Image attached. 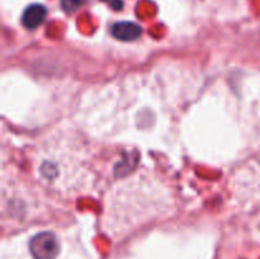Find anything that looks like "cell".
I'll list each match as a JSON object with an SVG mask.
<instances>
[{"label":"cell","mask_w":260,"mask_h":259,"mask_svg":"<svg viewBox=\"0 0 260 259\" xmlns=\"http://www.w3.org/2000/svg\"><path fill=\"white\" fill-rule=\"evenodd\" d=\"M29 251L33 259H56L60 251L57 238L50 231L36 234L29 241Z\"/></svg>","instance_id":"obj_1"},{"label":"cell","mask_w":260,"mask_h":259,"mask_svg":"<svg viewBox=\"0 0 260 259\" xmlns=\"http://www.w3.org/2000/svg\"><path fill=\"white\" fill-rule=\"evenodd\" d=\"M102 2L109 3V5H111L114 10H121L122 8H123V2H122V0H102Z\"/></svg>","instance_id":"obj_5"},{"label":"cell","mask_w":260,"mask_h":259,"mask_svg":"<svg viewBox=\"0 0 260 259\" xmlns=\"http://www.w3.org/2000/svg\"><path fill=\"white\" fill-rule=\"evenodd\" d=\"M47 15V9L41 4H32L23 12L22 24L27 29H36L41 25Z\"/></svg>","instance_id":"obj_3"},{"label":"cell","mask_w":260,"mask_h":259,"mask_svg":"<svg viewBox=\"0 0 260 259\" xmlns=\"http://www.w3.org/2000/svg\"><path fill=\"white\" fill-rule=\"evenodd\" d=\"M111 33L116 40L131 42L142 35V28L134 22H117L112 25Z\"/></svg>","instance_id":"obj_2"},{"label":"cell","mask_w":260,"mask_h":259,"mask_svg":"<svg viewBox=\"0 0 260 259\" xmlns=\"http://www.w3.org/2000/svg\"><path fill=\"white\" fill-rule=\"evenodd\" d=\"M88 0H61V7L66 13H73L83 7Z\"/></svg>","instance_id":"obj_4"}]
</instances>
